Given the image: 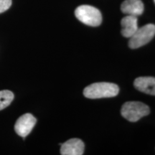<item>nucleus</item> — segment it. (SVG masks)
I'll list each match as a JSON object with an SVG mask.
<instances>
[{
  "label": "nucleus",
  "mask_w": 155,
  "mask_h": 155,
  "mask_svg": "<svg viewBox=\"0 0 155 155\" xmlns=\"http://www.w3.org/2000/svg\"><path fill=\"white\" fill-rule=\"evenodd\" d=\"M119 88L117 85L112 83H95L87 86L83 91L85 97L91 99L111 98L117 96Z\"/></svg>",
  "instance_id": "nucleus-1"
},
{
  "label": "nucleus",
  "mask_w": 155,
  "mask_h": 155,
  "mask_svg": "<svg viewBox=\"0 0 155 155\" xmlns=\"http://www.w3.org/2000/svg\"><path fill=\"white\" fill-rule=\"evenodd\" d=\"M75 15L79 21L88 26H99L102 22L101 12L96 7L90 5L79 6L75 9Z\"/></svg>",
  "instance_id": "nucleus-2"
},
{
  "label": "nucleus",
  "mask_w": 155,
  "mask_h": 155,
  "mask_svg": "<svg viewBox=\"0 0 155 155\" xmlns=\"http://www.w3.org/2000/svg\"><path fill=\"white\" fill-rule=\"evenodd\" d=\"M150 113L148 106L139 101H129L125 103L121 108V114L124 118L131 122L139 121Z\"/></svg>",
  "instance_id": "nucleus-3"
},
{
  "label": "nucleus",
  "mask_w": 155,
  "mask_h": 155,
  "mask_svg": "<svg viewBox=\"0 0 155 155\" xmlns=\"http://www.w3.org/2000/svg\"><path fill=\"white\" fill-rule=\"evenodd\" d=\"M155 35V25L148 24L138 28L130 38L129 45L131 49H137L150 42Z\"/></svg>",
  "instance_id": "nucleus-4"
},
{
  "label": "nucleus",
  "mask_w": 155,
  "mask_h": 155,
  "mask_svg": "<svg viewBox=\"0 0 155 155\" xmlns=\"http://www.w3.org/2000/svg\"><path fill=\"white\" fill-rule=\"evenodd\" d=\"M37 120L31 114H25L17 120L15 125V130L20 137H26L35 126Z\"/></svg>",
  "instance_id": "nucleus-5"
},
{
  "label": "nucleus",
  "mask_w": 155,
  "mask_h": 155,
  "mask_svg": "<svg viewBox=\"0 0 155 155\" xmlns=\"http://www.w3.org/2000/svg\"><path fill=\"white\" fill-rule=\"evenodd\" d=\"M62 155H82L84 152V144L79 139H71L61 144Z\"/></svg>",
  "instance_id": "nucleus-6"
},
{
  "label": "nucleus",
  "mask_w": 155,
  "mask_h": 155,
  "mask_svg": "<svg viewBox=\"0 0 155 155\" xmlns=\"http://www.w3.org/2000/svg\"><path fill=\"white\" fill-rule=\"evenodd\" d=\"M144 9V4L141 0H125L121 6L122 12L136 17L142 14Z\"/></svg>",
  "instance_id": "nucleus-7"
},
{
  "label": "nucleus",
  "mask_w": 155,
  "mask_h": 155,
  "mask_svg": "<svg viewBox=\"0 0 155 155\" xmlns=\"http://www.w3.org/2000/svg\"><path fill=\"white\" fill-rule=\"evenodd\" d=\"M134 85L139 91L155 96V78L139 77L136 78Z\"/></svg>",
  "instance_id": "nucleus-8"
},
{
  "label": "nucleus",
  "mask_w": 155,
  "mask_h": 155,
  "mask_svg": "<svg viewBox=\"0 0 155 155\" xmlns=\"http://www.w3.org/2000/svg\"><path fill=\"white\" fill-rule=\"evenodd\" d=\"M121 25L122 35L128 38H130L139 28L137 17L132 15H127L124 17L121 21Z\"/></svg>",
  "instance_id": "nucleus-9"
},
{
  "label": "nucleus",
  "mask_w": 155,
  "mask_h": 155,
  "mask_svg": "<svg viewBox=\"0 0 155 155\" xmlns=\"http://www.w3.org/2000/svg\"><path fill=\"white\" fill-rule=\"evenodd\" d=\"M13 99H14V94L10 91H0V111L7 107Z\"/></svg>",
  "instance_id": "nucleus-10"
},
{
  "label": "nucleus",
  "mask_w": 155,
  "mask_h": 155,
  "mask_svg": "<svg viewBox=\"0 0 155 155\" xmlns=\"http://www.w3.org/2000/svg\"><path fill=\"white\" fill-rule=\"evenodd\" d=\"M12 5V0H0V14L7 11Z\"/></svg>",
  "instance_id": "nucleus-11"
},
{
  "label": "nucleus",
  "mask_w": 155,
  "mask_h": 155,
  "mask_svg": "<svg viewBox=\"0 0 155 155\" xmlns=\"http://www.w3.org/2000/svg\"><path fill=\"white\" fill-rule=\"evenodd\" d=\"M154 3H155V0H154Z\"/></svg>",
  "instance_id": "nucleus-12"
}]
</instances>
